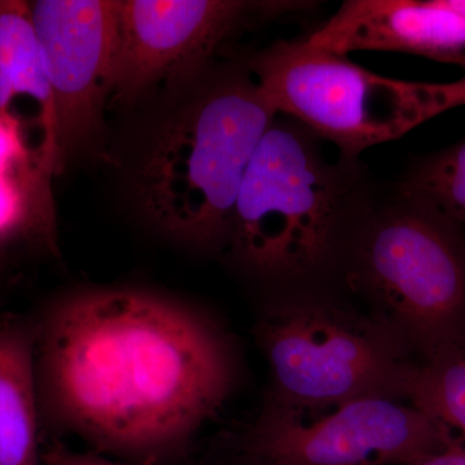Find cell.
I'll return each instance as SVG.
<instances>
[{"label":"cell","instance_id":"6da1fadb","mask_svg":"<svg viewBox=\"0 0 465 465\" xmlns=\"http://www.w3.org/2000/svg\"><path fill=\"white\" fill-rule=\"evenodd\" d=\"M34 322L42 420L101 452L143 463L183 454L234 385L224 327L180 300L82 290Z\"/></svg>","mask_w":465,"mask_h":465},{"label":"cell","instance_id":"7a4b0ae2","mask_svg":"<svg viewBox=\"0 0 465 465\" xmlns=\"http://www.w3.org/2000/svg\"><path fill=\"white\" fill-rule=\"evenodd\" d=\"M277 115L250 76L202 88L150 143L137 176L143 215L191 246L226 243L247 167Z\"/></svg>","mask_w":465,"mask_h":465},{"label":"cell","instance_id":"3957f363","mask_svg":"<svg viewBox=\"0 0 465 465\" xmlns=\"http://www.w3.org/2000/svg\"><path fill=\"white\" fill-rule=\"evenodd\" d=\"M275 116L242 182L228 243L266 280L309 277L331 264L360 206L356 164L330 161L321 139Z\"/></svg>","mask_w":465,"mask_h":465},{"label":"cell","instance_id":"277c9868","mask_svg":"<svg viewBox=\"0 0 465 465\" xmlns=\"http://www.w3.org/2000/svg\"><path fill=\"white\" fill-rule=\"evenodd\" d=\"M351 243L349 283L371 305V317L407 351L427 361L465 349L460 226L400 195L360 226Z\"/></svg>","mask_w":465,"mask_h":465},{"label":"cell","instance_id":"5b68a950","mask_svg":"<svg viewBox=\"0 0 465 465\" xmlns=\"http://www.w3.org/2000/svg\"><path fill=\"white\" fill-rule=\"evenodd\" d=\"M250 70L277 114L331 143L351 164L371 146L465 105V78L451 84L387 78L305 41L274 43L251 60Z\"/></svg>","mask_w":465,"mask_h":465},{"label":"cell","instance_id":"8992f818","mask_svg":"<svg viewBox=\"0 0 465 465\" xmlns=\"http://www.w3.org/2000/svg\"><path fill=\"white\" fill-rule=\"evenodd\" d=\"M256 339L271 367L266 403L321 410L365 397H407L416 365L371 316L321 296L266 308Z\"/></svg>","mask_w":465,"mask_h":465},{"label":"cell","instance_id":"52a82bcc","mask_svg":"<svg viewBox=\"0 0 465 465\" xmlns=\"http://www.w3.org/2000/svg\"><path fill=\"white\" fill-rule=\"evenodd\" d=\"M454 440L415 406L365 397L321 410L266 403L241 450L253 465H407Z\"/></svg>","mask_w":465,"mask_h":465},{"label":"cell","instance_id":"ba28073f","mask_svg":"<svg viewBox=\"0 0 465 465\" xmlns=\"http://www.w3.org/2000/svg\"><path fill=\"white\" fill-rule=\"evenodd\" d=\"M311 2L124 0L115 2L110 97L142 99L158 84L200 74L219 48L252 21L300 15Z\"/></svg>","mask_w":465,"mask_h":465},{"label":"cell","instance_id":"9c48e42d","mask_svg":"<svg viewBox=\"0 0 465 465\" xmlns=\"http://www.w3.org/2000/svg\"><path fill=\"white\" fill-rule=\"evenodd\" d=\"M32 16L54 94L61 170L100 133L110 97L115 2L38 0Z\"/></svg>","mask_w":465,"mask_h":465},{"label":"cell","instance_id":"30bf717a","mask_svg":"<svg viewBox=\"0 0 465 465\" xmlns=\"http://www.w3.org/2000/svg\"><path fill=\"white\" fill-rule=\"evenodd\" d=\"M304 41L345 56L403 52L465 69V16L442 0H347Z\"/></svg>","mask_w":465,"mask_h":465},{"label":"cell","instance_id":"8fae6325","mask_svg":"<svg viewBox=\"0 0 465 465\" xmlns=\"http://www.w3.org/2000/svg\"><path fill=\"white\" fill-rule=\"evenodd\" d=\"M17 99L32 100L41 128L36 153L38 173L45 185L60 171L56 109L41 47L34 29L32 5L20 0H0V116L16 119Z\"/></svg>","mask_w":465,"mask_h":465},{"label":"cell","instance_id":"7c38bea8","mask_svg":"<svg viewBox=\"0 0 465 465\" xmlns=\"http://www.w3.org/2000/svg\"><path fill=\"white\" fill-rule=\"evenodd\" d=\"M35 322L0 314V465H43Z\"/></svg>","mask_w":465,"mask_h":465},{"label":"cell","instance_id":"4fadbf2b","mask_svg":"<svg viewBox=\"0 0 465 465\" xmlns=\"http://www.w3.org/2000/svg\"><path fill=\"white\" fill-rule=\"evenodd\" d=\"M407 399L465 446V349L443 351L416 366Z\"/></svg>","mask_w":465,"mask_h":465},{"label":"cell","instance_id":"5bb4252c","mask_svg":"<svg viewBox=\"0 0 465 465\" xmlns=\"http://www.w3.org/2000/svg\"><path fill=\"white\" fill-rule=\"evenodd\" d=\"M399 194L432 207L464 231L465 139L416 164Z\"/></svg>","mask_w":465,"mask_h":465},{"label":"cell","instance_id":"9a60e30c","mask_svg":"<svg viewBox=\"0 0 465 465\" xmlns=\"http://www.w3.org/2000/svg\"><path fill=\"white\" fill-rule=\"evenodd\" d=\"M29 158L21 122L0 116V176L17 177L15 173L27 167Z\"/></svg>","mask_w":465,"mask_h":465},{"label":"cell","instance_id":"2e32d148","mask_svg":"<svg viewBox=\"0 0 465 465\" xmlns=\"http://www.w3.org/2000/svg\"><path fill=\"white\" fill-rule=\"evenodd\" d=\"M43 465H131L99 455L81 454L63 445H54L43 452Z\"/></svg>","mask_w":465,"mask_h":465},{"label":"cell","instance_id":"e0dca14e","mask_svg":"<svg viewBox=\"0 0 465 465\" xmlns=\"http://www.w3.org/2000/svg\"><path fill=\"white\" fill-rule=\"evenodd\" d=\"M407 465H465V446L454 440L445 449Z\"/></svg>","mask_w":465,"mask_h":465},{"label":"cell","instance_id":"ac0fdd59","mask_svg":"<svg viewBox=\"0 0 465 465\" xmlns=\"http://www.w3.org/2000/svg\"><path fill=\"white\" fill-rule=\"evenodd\" d=\"M446 7L451 8L452 11L459 12V14L465 16V0H442Z\"/></svg>","mask_w":465,"mask_h":465}]
</instances>
